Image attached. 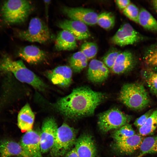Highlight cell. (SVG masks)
I'll return each instance as SVG.
<instances>
[{"mask_svg":"<svg viewBox=\"0 0 157 157\" xmlns=\"http://www.w3.org/2000/svg\"><path fill=\"white\" fill-rule=\"evenodd\" d=\"M105 98L103 93L87 86H81L74 89L69 94L59 99L54 106L65 117L76 119L92 115Z\"/></svg>","mask_w":157,"mask_h":157,"instance_id":"1","label":"cell"},{"mask_svg":"<svg viewBox=\"0 0 157 157\" xmlns=\"http://www.w3.org/2000/svg\"><path fill=\"white\" fill-rule=\"evenodd\" d=\"M0 71L11 72L20 81L28 84L38 91L43 92L47 88L44 82L22 60H13L5 53L0 59Z\"/></svg>","mask_w":157,"mask_h":157,"instance_id":"2","label":"cell"},{"mask_svg":"<svg viewBox=\"0 0 157 157\" xmlns=\"http://www.w3.org/2000/svg\"><path fill=\"white\" fill-rule=\"evenodd\" d=\"M120 101L128 108L135 111H141L150 104V99L144 85L139 83L124 84L119 95Z\"/></svg>","mask_w":157,"mask_h":157,"instance_id":"3","label":"cell"},{"mask_svg":"<svg viewBox=\"0 0 157 157\" xmlns=\"http://www.w3.org/2000/svg\"><path fill=\"white\" fill-rule=\"evenodd\" d=\"M34 9L30 1L11 0L5 1L1 9L3 21L8 24L21 23L24 22Z\"/></svg>","mask_w":157,"mask_h":157,"instance_id":"4","label":"cell"},{"mask_svg":"<svg viewBox=\"0 0 157 157\" xmlns=\"http://www.w3.org/2000/svg\"><path fill=\"white\" fill-rule=\"evenodd\" d=\"M77 130L63 123L58 128L53 146L50 154L52 157L63 156L74 145L76 138Z\"/></svg>","mask_w":157,"mask_h":157,"instance_id":"5","label":"cell"},{"mask_svg":"<svg viewBox=\"0 0 157 157\" xmlns=\"http://www.w3.org/2000/svg\"><path fill=\"white\" fill-rule=\"evenodd\" d=\"M131 119V116L114 108L99 113L97 124L102 132L106 133L129 124Z\"/></svg>","mask_w":157,"mask_h":157,"instance_id":"6","label":"cell"},{"mask_svg":"<svg viewBox=\"0 0 157 157\" xmlns=\"http://www.w3.org/2000/svg\"><path fill=\"white\" fill-rule=\"evenodd\" d=\"M17 35L22 40L41 44L49 42L52 37L47 26L41 19L37 17L32 18L27 28L18 32Z\"/></svg>","mask_w":157,"mask_h":157,"instance_id":"7","label":"cell"},{"mask_svg":"<svg viewBox=\"0 0 157 157\" xmlns=\"http://www.w3.org/2000/svg\"><path fill=\"white\" fill-rule=\"evenodd\" d=\"M146 38L130 24L126 23L121 25L112 37L111 40L115 44L123 47L141 42Z\"/></svg>","mask_w":157,"mask_h":157,"instance_id":"8","label":"cell"},{"mask_svg":"<svg viewBox=\"0 0 157 157\" xmlns=\"http://www.w3.org/2000/svg\"><path fill=\"white\" fill-rule=\"evenodd\" d=\"M58 128L56 121L52 117H47L43 121L40 134V145L42 154L47 152L53 147Z\"/></svg>","mask_w":157,"mask_h":157,"instance_id":"9","label":"cell"},{"mask_svg":"<svg viewBox=\"0 0 157 157\" xmlns=\"http://www.w3.org/2000/svg\"><path fill=\"white\" fill-rule=\"evenodd\" d=\"M20 144L28 157H43L40 133L37 131L32 129L26 132L22 136Z\"/></svg>","mask_w":157,"mask_h":157,"instance_id":"10","label":"cell"},{"mask_svg":"<svg viewBox=\"0 0 157 157\" xmlns=\"http://www.w3.org/2000/svg\"><path fill=\"white\" fill-rule=\"evenodd\" d=\"M62 11L71 19L80 21L87 25L92 26L97 24L98 15L92 9L64 7Z\"/></svg>","mask_w":157,"mask_h":157,"instance_id":"11","label":"cell"},{"mask_svg":"<svg viewBox=\"0 0 157 157\" xmlns=\"http://www.w3.org/2000/svg\"><path fill=\"white\" fill-rule=\"evenodd\" d=\"M72 70L70 67L60 66L48 71L47 75L54 84L67 88L72 83Z\"/></svg>","mask_w":157,"mask_h":157,"instance_id":"12","label":"cell"},{"mask_svg":"<svg viewBox=\"0 0 157 157\" xmlns=\"http://www.w3.org/2000/svg\"><path fill=\"white\" fill-rule=\"evenodd\" d=\"M75 148L79 157H96L97 149L94 140L90 134L84 133L76 139Z\"/></svg>","mask_w":157,"mask_h":157,"instance_id":"13","label":"cell"},{"mask_svg":"<svg viewBox=\"0 0 157 157\" xmlns=\"http://www.w3.org/2000/svg\"><path fill=\"white\" fill-rule=\"evenodd\" d=\"M58 26L70 32L76 40H82L90 37V33L87 25L80 21L65 19L59 22Z\"/></svg>","mask_w":157,"mask_h":157,"instance_id":"14","label":"cell"},{"mask_svg":"<svg viewBox=\"0 0 157 157\" xmlns=\"http://www.w3.org/2000/svg\"><path fill=\"white\" fill-rule=\"evenodd\" d=\"M144 138L139 134H135L124 140L114 141L113 148L120 154H131L140 149Z\"/></svg>","mask_w":157,"mask_h":157,"instance_id":"15","label":"cell"},{"mask_svg":"<svg viewBox=\"0 0 157 157\" xmlns=\"http://www.w3.org/2000/svg\"><path fill=\"white\" fill-rule=\"evenodd\" d=\"M136 64V59L133 53L128 50L121 51L111 69L115 74H120L132 70Z\"/></svg>","mask_w":157,"mask_h":157,"instance_id":"16","label":"cell"},{"mask_svg":"<svg viewBox=\"0 0 157 157\" xmlns=\"http://www.w3.org/2000/svg\"><path fill=\"white\" fill-rule=\"evenodd\" d=\"M110 71L104 63L96 59L90 62L87 72L88 80L94 83H100L105 81L108 78Z\"/></svg>","mask_w":157,"mask_h":157,"instance_id":"17","label":"cell"},{"mask_svg":"<svg viewBox=\"0 0 157 157\" xmlns=\"http://www.w3.org/2000/svg\"><path fill=\"white\" fill-rule=\"evenodd\" d=\"M18 56L28 63L36 64L44 60L46 57L45 52L36 46L28 45L20 49Z\"/></svg>","mask_w":157,"mask_h":157,"instance_id":"18","label":"cell"},{"mask_svg":"<svg viewBox=\"0 0 157 157\" xmlns=\"http://www.w3.org/2000/svg\"><path fill=\"white\" fill-rule=\"evenodd\" d=\"M77 46L76 39L69 31L62 30L58 33L56 40L55 47L59 51H70Z\"/></svg>","mask_w":157,"mask_h":157,"instance_id":"19","label":"cell"},{"mask_svg":"<svg viewBox=\"0 0 157 157\" xmlns=\"http://www.w3.org/2000/svg\"><path fill=\"white\" fill-rule=\"evenodd\" d=\"M35 114L29 104L26 103L21 109L17 116V125L22 131L32 129Z\"/></svg>","mask_w":157,"mask_h":157,"instance_id":"20","label":"cell"},{"mask_svg":"<svg viewBox=\"0 0 157 157\" xmlns=\"http://www.w3.org/2000/svg\"><path fill=\"white\" fill-rule=\"evenodd\" d=\"M0 155L1 157H28L20 144L8 140L0 142Z\"/></svg>","mask_w":157,"mask_h":157,"instance_id":"21","label":"cell"},{"mask_svg":"<svg viewBox=\"0 0 157 157\" xmlns=\"http://www.w3.org/2000/svg\"><path fill=\"white\" fill-rule=\"evenodd\" d=\"M142 59L146 68L157 71V42L145 49Z\"/></svg>","mask_w":157,"mask_h":157,"instance_id":"22","label":"cell"},{"mask_svg":"<svg viewBox=\"0 0 157 157\" xmlns=\"http://www.w3.org/2000/svg\"><path fill=\"white\" fill-rule=\"evenodd\" d=\"M144 29L153 32H157V20L147 10L140 9L138 23Z\"/></svg>","mask_w":157,"mask_h":157,"instance_id":"23","label":"cell"},{"mask_svg":"<svg viewBox=\"0 0 157 157\" xmlns=\"http://www.w3.org/2000/svg\"><path fill=\"white\" fill-rule=\"evenodd\" d=\"M141 74L151 92L157 95V71L145 67L142 70Z\"/></svg>","mask_w":157,"mask_h":157,"instance_id":"24","label":"cell"},{"mask_svg":"<svg viewBox=\"0 0 157 157\" xmlns=\"http://www.w3.org/2000/svg\"><path fill=\"white\" fill-rule=\"evenodd\" d=\"M88 60L81 51L76 52L70 58V67L74 72H80L86 67Z\"/></svg>","mask_w":157,"mask_h":157,"instance_id":"25","label":"cell"},{"mask_svg":"<svg viewBox=\"0 0 157 157\" xmlns=\"http://www.w3.org/2000/svg\"><path fill=\"white\" fill-rule=\"evenodd\" d=\"M157 127V108L143 125L139 129V134L146 136L152 134Z\"/></svg>","mask_w":157,"mask_h":157,"instance_id":"26","label":"cell"},{"mask_svg":"<svg viewBox=\"0 0 157 157\" xmlns=\"http://www.w3.org/2000/svg\"><path fill=\"white\" fill-rule=\"evenodd\" d=\"M139 149L144 155L157 153V135L144 138Z\"/></svg>","mask_w":157,"mask_h":157,"instance_id":"27","label":"cell"},{"mask_svg":"<svg viewBox=\"0 0 157 157\" xmlns=\"http://www.w3.org/2000/svg\"><path fill=\"white\" fill-rule=\"evenodd\" d=\"M135 134L132 126L129 124H125L115 130L112 134L115 142L124 140Z\"/></svg>","mask_w":157,"mask_h":157,"instance_id":"28","label":"cell"},{"mask_svg":"<svg viewBox=\"0 0 157 157\" xmlns=\"http://www.w3.org/2000/svg\"><path fill=\"white\" fill-rule=\"evenodd\" d=\"M115 21L114 15L111 12H106L98 15L97 24L104 29L110 30L114 26Z\"/></svg>","mask_w":157,"mask_h":157,"instance_id":"29","label":"cell"},{"mask_svg":"<svg viewBox=\"0 0 157 157\" xmlns=\"http://www.w3.org/2000/svg\"><path fill=\"white\" fill-rule=\"evenodd\" d=\"M80 51L89 60L96 56L98 51V47L94 42H87L82 44Z\"/></svg>","mask_w":157,"mask_h":157,"instance_id":"30","label":"cell"},{"mask_svg":"<svg viewBox=\"0 0 157 157\" xmlns=\"http://www.w3.org/2000/svg\"><path fill=\"white\" fill-rule=\"evenodd\" d=\"M121 52L116 48H112L104 56L103 62L108 68L111 69Z\"/></svg>","mask_w":157,"mask_h":157,"instance_id":"31","label":"cell"},{"mask_svg":"<svg viewBox=\"0 0 157 157\" xmlns=\"http://www.w3.org/2000/svg\"><path fill=\"white\" fill-rule=\"evenodd\" d=\"M123 12L129 19L138 23L140 10L135 5L131 3L123 10Z\"/></svg>","mask_w":157,"mask_h":157,"instance_id":"32","label":"cell"},{"mask_svg":"<svg viewBox=\"0 0 157 157\" xmlns=\"http://www.w3.org/2000/svg\"><path fill=\"white\" fill-rule=\"evenodd\" d=\"M154 110L153 109L149 110L144 114L137 118L133 123L135 126L138 129L142 126L151 115Z\"/></svg>","mask_w":157,"mask_h":157,"instance_id":"33","label":"cell"},{"mask_svg":"<svg viewBox=\"0 0 157 157\" xmlns=\"http://www.w3.org/2000/svg\"><path fill=\"white\" fill-rule=\"evenodd\" d=\"M115 2L118 8L122 10L131 3L129 0H117Z\"/></svg>","mask_w":157,"mask_h":157,"instance_id":"34","label":"cell"},{"mask_svg":"<svg viewBox=\"0 0 157 157\" xmlns=\"http://www.w3.org/2000/svg\"><path fill=\"white\" fill-rule=\"evenodd\" d=\"M65 157H79L75 148L74 147L66 154Z\"/></svg>","mask_w":157,"mask_h":157,"instance_id":"35","label":"cell"},{"mask_svg":"<svg viewBox=\"0 0 157 157\" xmlns=\"http://www.w3.org/2000/svg\"><path fill=\"white\" fill-rule=\"evenodd\" d=\"M151 3L153 8L157 13V0H152Z\"/></svg>","mask_w":157,"mask_h":157,"instance_id":"36","label":"cell"},{"mask_svg":"<svg viewBox=\"0 0 157 157\" xmlns=\"http://www.w3.org/2000/svg\"><path fill=\"white\" fill-rule=\"evenodd\" d=\"M144 155H143L141 154H140L138 156H134V157H142V156H144Z\"/></svg>","mask_w":157,"mask_h":157,"instance_id":"37","label":"cell"}]
</instances>
